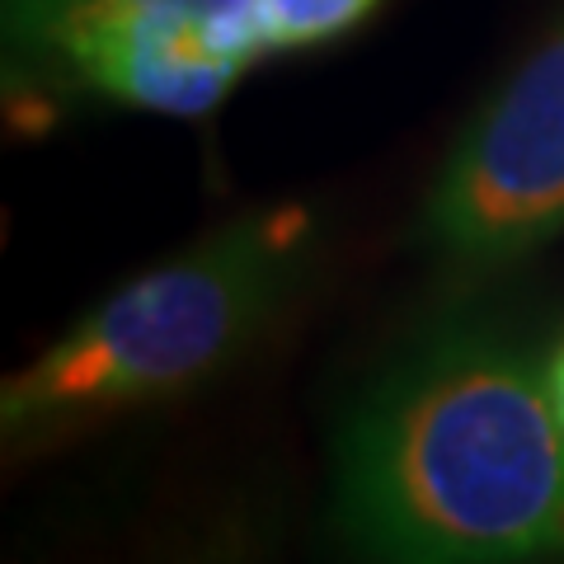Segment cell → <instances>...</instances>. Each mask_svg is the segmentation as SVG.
<instances>
[{
	"mask_svg": "<svg viewBox=\"0 0 564 564\" xmlns=\"http://www.w3.org/2000/svg\"><path fill=\"white\" fill-rule=\"evenodd\" d=\"M377 10V0H259L269 47H315L348 33Z\"/></svg>",
	"mask_w": 564,
	"mask_h": 564,
	"instance_id": "cell-6",
	"label": "cell"
},
{
	"mask_svg": "<svg viewBox=\"0 0 564 564\" xmlns=\"http://www.w3.org/2000/svg\"><path fill=\"white\" fill-rule=\"evenodd\" d=\"M564 231V39L494 95L447 155L429 236L466 269H499Z\"/></svg>",
	"mask_w": 564,
	"mask_h": 564,
	"instance_id": "cell-4",
	"label": "cell"
},
{
	"mask_svg": "<svg viewBox=\"0 0 564 564\" xmlns=\"http://www.w3.org/2000/svg\"><path fill=\"white\" fill-rule=\"evenodd\" d=\"M306 240V212H254L122 282L6 381V443H57L113 414L198 391L282 311L302 278Z\"/></svg>",
	"mask_w": 564,
	"mask_h": 564,
	"instance_id": "cell-2",
	"label": "cell"
},
{
	"mask_svg": "<svg viewBox=\"0 0 564 564\" xmlns=\"http://www.w3.org/2000/svg\"><path fill=\"white\" fill-rule=\"evenodd\" d=\"M141 564H273V527L245 508H231L174 532Z\"/></svg>",
	"mask_w": 564,
	"mask_h": 564,
	"instance_id": "cell-5",
	"label": "cell"
},
{
	"mask_svg": "<svg viewBox=\"0 0 564 564\" xmlns=\"http://www.w3.org/2000/svg\"><path fill=\"white\" fill-rule=\"evenodd\" d=\"M545 381H551V400H555V414H560V423H564V339H560V348H555L551 367H545Z\"/></svg>",
	"mask_w": 564,
	"mask_h": 564,
	"instance_id": "cell-7",
	"label": "cell"
},
{
	"mask_svg": "<svg viewBox=\"0 0 564 564\" xmlns=\"http://www.w3.org/2000/svg\"><path fill=\"white\" fill-rule=\"evenodd\" d=\"M334 527L367 564H560L564 423L545 372L480 329L400 358L334 437Z\"/></svg>",
	"mask_w": 564,
	"mask_h": 564,
	"instance_id": "cell-1",
	"label": "cell"
},
{
	"mask_svg": "<svg viewBox=\"0 0 564 564\" xmlns=\"http://www.w3.org/2000/svg\"><path fill=\"white\" fill-rule=\"evenodd\" d=\"M10 33L85 90L198 118L263 57L259 0H10Z\"/></svg>",
	"mask_w": 564,
	"mask_h": 564,
	"instance_id": "cell-3",
	"label": "cell"
}]
</instances>
